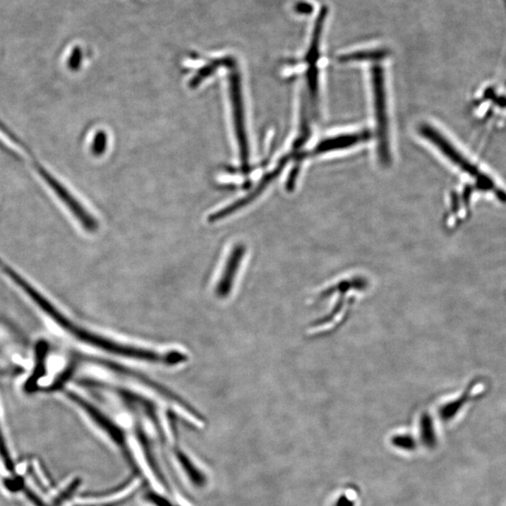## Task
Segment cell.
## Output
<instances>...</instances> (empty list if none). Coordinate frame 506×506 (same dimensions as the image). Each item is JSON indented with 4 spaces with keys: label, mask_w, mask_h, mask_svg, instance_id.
Returning <instances> with one entry per match:
<instances>
[{
    "label": "cell",
    "mask_w": 506,
    "mask_h": 506,
    "mask_svg": "<svg viewBox=\"0 0 506 506\" xmlns=\"http://www.w3.org/2000/svg\"><path fill=\"white\" fill-rule=\"evenodd\" d=\"M483 390H484V387H483L481 385H480V387H471L467 390V392L463 393L462 396L440 406L438 410L440 420L444 422L445 424L453 421V420L457 418V416L462 413L463 408H464L469 402H471V400H474L476 397H478L479 394H481Z\"/></svg>",
    "instance_id": "ba28073f"
},
{
    "label": "cell",
    "mask_w": 506,
    "mask_h": 506,
    "mask_svg": "<svg viewBox=\"0 0 506 506\" xmlns=\"http://www.w3.org/2000/svg\"><path fill=\"white\" fill-rule=\"evenodd\" d=\"M419 133L427 141L434 145V147H436L452 165L462 173L468 174L471 179L476 180L482 193H490L501 200L505 199V191L497 184L493 177L479 167V165L474 164V161L450 141L438 128L428 124L421 125Z\"/></svg>",
    "instance_id": "6da1fadb"
},
{
    "label": "cell",
    "mask_w": 506,
    "mask_h": 506,
    "mask_svg": "<svg viewBox=\"0 0 506 506\" xmlns=\"http://www.w3.org/2000/svg\"><path fill=\"white\" fill-rule=\"evenodd\" d=\"M367 139H368V133L367 131L331 137V138L320 142L314 147L313 155H323V154L333 152V151L347 150V148L359 145V143L364 142Z\"/></svg>",
    "instance_id": "52a82bcc"
},
{
    "label": "cell",
    "mask_w": 506,
    "mask_h": 506,
    "mask_svg": "<svg viewBox=\"0 0 506 506\" xmlns=\"http://www.w3.org/2000/svg\"><path fill=\"white\" fill-rule=\"evenodd\" d=\"M107 134L104 131H100L94 136L91 151H92L93 155L102 156L107 150Z\"/></svg>",
    "instance_id": "9a60e30c"
},
{
    "label": "cell",
    "mask_w": 506,
    "mask_h": 506,
    "mask_svg": "<svg viewBox=\"0 0 506 506\" xmlns=\"http://www.w3.org/2000/svg\"><path fill=\"white\" fill-rule=\"evenodd\" d=\"M80 483H81L80 479L74 477L73 479L68 480L60 487L56 488L55 491L51 494V497H52L51 505L53 506H62L68 500L73 498L76 490H78Z\"/></svg>",
    "instance_id": "30bf717a"
},
{
    "label": "cell",
    "mask_w": 506,
    "mask_h": 506,
    "mask_svg": "<svg viewBox=\"0 0 506 506\" xmlns=\"http://www.w3.org/2000/svg\"><path fill=\"white\" fill-rule=\"evenodd\" d=\"M65 396L71 400V402L74 403L77 407L81 409L88 416V418L91 420L100 428L107 433V435L109 437L111 440L120 447H125V435L123 433L121 428L116 424L112 420L100 411L98 408L95 407L85 399L84 397L80 396L78 393L74 392L71 390H63Z\"/></svg>",
    "instance_id": "277c9868"
},
{
    "label": "cell",
    "mask_w": 506,
    "mask_h": 506,
    "mask_svg": "<svg viewBox=\"0 0 506 506\" xmlns=\"http://www.w3.org/2000/svg\"><path fill=\"white\" fill-rule=\"evenodd\" d=\"M496 104H498V107H502V111H506V93L505 95H499L498 100H495Z\"/></svg>",
    "instance_id": "d6986e66"
},
{
    "label": "cell",
    "mask_w": 506,
    "mask_h": 506,
    "mask_svg": "<svg viewBox=\"0 0 506 506\" xmlns=\"http://www.w3.org/2000/svg\"><path fill=\"white\" fill-rule=\"evenodd\" d=\"M388 55H390V51L385 49L363 50L340 56L339 60L343 63L380 61V60L385 59Z\"/></svg>",
    "instance_id": "8fae6325"
},
{
    "label": "cell",
    "mask_w": 506,
    "mask_h": 506,
    "mask_svg": "<svg viewBox=\"0 0 506 506\" xmlns=\"http://www.w3.org/2000/svg\"><path fill=\"white\" fill-rule=\"evenodd\" d=\"M83 59V54L81 48L76 47L73 48V52H71L70 59H68V66L71 70L76 71L78 70Z\"/></svg>",
    "instance_id": "2e32d148"
},
{
    "label": "cell",
    "mask_w": 506,
    "mask_h": 506,
    "mask_svg": "<svg viewBox=\"0 0 506 506\" xmlns=\"http://www.w3.org/2000/svg\"><path fill=\"white\" fill-rule=\"evenodd\" d=\"M420 440L428 450H435L439 442L438 433L433 417L423 414L419 422Z\"/></svg>",
    "instance_id": "9c48e42d"
},
{
    "label": "cell",
    "mask_w": 506,
    "mask_h": 506,
    "mask_svg": "<svg viewBox=\"0 0 506 506\" xmlns=\"http://www.w3.org/2000/svg\"><path fill=\"white\" fill-rule=\"evenodd\" d=\"M16 462L11 457L10 450H8L7 441L3 433L1 422H0V466L6 474L13 473Z\"/></svg>",
    "instance_id": "7c38bea8"
},
{
    "label": "cell",
    "mask_w": 506,
    "mask_h": 506,
    "mask_svg": "<svg viewBox=\"0 0 506 506\" xmlns=\"http://www.w3.org/2000/svg\"><path fill=\"white\" fill-rule=\"evenodd\" d=\"M229 91L231 110H233L234 131L239 143L240 162L243 171H248L250 167V147L247 130H246L244 102H243L241 79L239 71L234 68L229 77Z\"/></svg>",
    "instance_id": "3957f363"
},
{
    "label": "cell",
    "mask_w": 506,
    "mask_h": 506,
    "mask_svg": "<svg viewBox=\"0 0 506 506\" xmlns=\"http://www.w3.org/2000/svg\"><path fill=\"white\" fill-rule=\"evenodd\" d=\"M20 496H22L25 501L31 506H53L51 504H48V502L40 495L38 491H35L32 488L28 487V484L25 485Z\"/></svg>",
    "instance_id": "5bb4252c"
},
{
    "label": "cell",
    "mask_w": 506,
    "mask_h": 506,
    "mask_svg": "<svg viewBox=\"0 0 506 506\" xmlns=\"http://www.w3.org/2000/svg\"><path fill=\"white\" fill-rule=\"evenodd\" d=\"M391 442L394 447L402 451L411 452L416 450L417 447L416 440L410 434H397Z\"/></svg>",
    "instance_id": "4fadbf2b"
},
{
    "label": "cell",
    "mask_w": 506,
    "mask_h": 506,
    "mask_svg": "<svg viewBox=\"0 0 506 506\" xmlns=\"http://www.w3.org/2000/svg\"><path fill=\"white\" fill-rule=\"evenodd\" d=\"M313 6L310 2L307 1H299L294 6V11L297 13L301 14V16H310L313 13Z\"/></svg>",
    "instance_id": "e0dca14e"
},
{
    "label": "cell",
    "mask_w": 506,
    "mask_h": 506,
    "mask_svg": "<svg viewBox=\"0 0 506 506\" xmlns=\"http://www.w3.org/2000/svg\"><path fill=\"white\" fill-rule=\"evenodd\" d=\"M371 87L374 110L378 133V156L382 164H390V139H388V112L387 90H385V71L381 66L371 68Z\"/></svg>",
    "instance_id": "7a4b0ae2"
},
{
    "label": "cell",
    "mask_w": 506,
    "mask_h": 506,
    "mask_svg": "<svg viewBox=\"0 0 506 506\" xmlns=\"http://www.w3.org/2000/svg\"><path fill=\"white\" fill-rule=\"evenodd\" d=\"M334 506H354V502L348 496L342 495L337 499Z\"/></svg>",
    "instance_id": "ac0fdd59"
},
{
    "label": "cell",
    "mask_w": 506,
    "mask_h": 506,
    "mask_svg": "<svg viewBox=\"0 0 506 506\" xmlns=\"http://www.w3.org/2000/svg\"><path fill=\"white\" fill-rule=\"evenodd\" d=\"M328 14V8L324 6L317 17L311 37L310 49L305 56V62L308 66L307 77L310 85L311 98L315 100L318 96V61L320 59V45L323 31H324L325 21Z\"/></svg>",
    "instance_id": "5b68a950"
},
{
    "label": "cell",
    "mask_w": 506,
    "mask_h": 506,
    "mask_svg": "<svg viewBox=\"0 0 506 506\" xmlns=\"http://www.w3.org/2000/svg\"><path fill=\"white\" fill-rule=\"evenodd\" d=\"M245 253L246 248L242 244L236 245L231 250L219 283L216 286L215 294L219 299H225L230 294Z\"/></svg>",
    "instance_id": "8992f818"
}]
</instances>
